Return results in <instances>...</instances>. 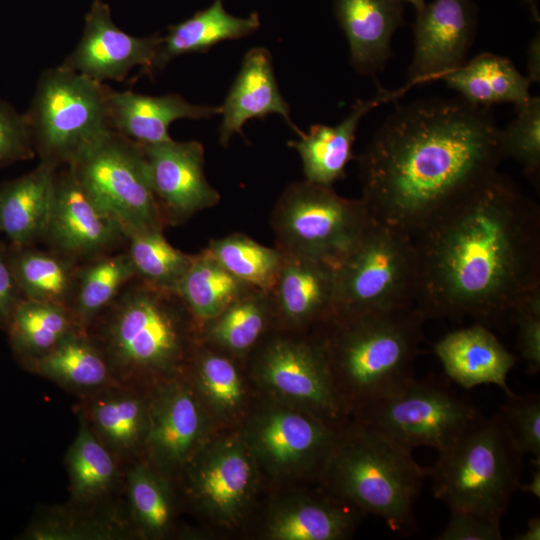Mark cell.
Segmentation results:
<instances>
[{"label":"cell","instance_id":"cell-1","mask_svg":"<svg viewBox=\"0 0 540 540\" xmlns=\"http://www.w3.org/2000/svg\"><path fill=\"white\" fill-rule=\"evenodd\" d=\"M414 305L425 320L512 319L540 287V210L496 171L414 237Z\"/></svg>","mask_w":540,"mask_h":540},{"label":"cell","instance_id":"cell-2","mask_svg":"<svg viewBox=\"0 0 540 540\" xmlns=\"http://www.w3.org/2000/svg\"><path fill=\"white\" fill-rule=\"evenodd\" d=\"M499 131L460 96L398 105L356 157L370 217L413 238L498 171Z\"/></svg>","mask_w":540,"mask_h":540},{"label":"cell","instance_id":"cell-3","mask_svg":"<svg viewBox=\"0 0 540 540\" xmlns=\"http://www.w3.org/2000/svg\"><path fill=\"white\" fill-rule=\"evenodd\" d=\"M425 321L415 305L334 317L324 339L333 386L341 382L360 410L404 387L415 378Z\"/></svg>","mask_w":540,"mask_h":540},{"label":"cell","instance_id":"cell-4","mask_svg":"<svg viewBox=\"0 0 540 540\" xmlns=\"http://www.w3.org/2000/svg\"><path fill=\"white\" fill-rule=\"evenodd\" d=\"M328 457L329 477L337 493L363 511L381 517L388 527L409 535L416 528L415 504L427 468L412 451L363 424Z\"/></svg>","mask_w":540,"mask_h":540},{"label":"cell","instance_id":"cell-5","mask_svg":"<svg viewBox=\"0 0 540 540\" xmlns=\"http://www.w3.org/2000/svg\"><path fill=\"white\" fill-rule=\"evenodd\" d=\"M523 456L499 413L482 416L427 468L433 495L450 511L501 522L519 488Z\"/></svg>","mask_w":540,"mask_h":540},{"label":"cell","instance_id":"cell-6","mask_svg":"<svg viewBox=\"0 0 540 540\" xmlns=\"http://www.w3.org/2000/svg\"><path fill=\"white\" fill-rule=\"evenodd\" d=\"M108 91L103 83L62 65L41 74L24 114L41 161L70 166L113 132Z\"/></svg>","mask_w":540,"mask_h":540},{"label":"cell","instance_id":"cell-7","mask_svg":"<svg viewBox=\"0 0 540 540\" xmlns=\"http://www.w3.org/2000/svg\"><path fill=\"white\" fill-rule=\"evenodd\" d=\"M103 312L105 357L124 370L176 363L184 352L187 321L195 317L177 292L136 277Z\"/></svg>","mask_w":540,"mask_h":540},{"label":"cell","instance_id":"cell-8","mask_svg":"<svg viewBox=\"0 0 540 540\" xmlns=\"http://www.w3.org/2000/svg\"><path fill=\"white\" fill-rule=\"evenodd\" d=\"M371 217L361 199L338 195L332 187L309 181L289 184L271 213L276 246L335 269L356 246Z\"/></svg>","mask_w":540,"mask_h":540},{"label":"cell","instance_id":"cell-9","mask_svg":"<svg viewBox=\"0 0 540 540\" xmlns=\"http://www.w3.org/2000/svg\"><path fill=\"white\" fill-rule=\"evenodd\" d=\"M413 238L371 219L336 268L337 315L385 312L414 305Z\"/></svg>","mask_w":540,"mask_h":540},{"label":"cell","instance_id":"cell-10","mask_svg":"<svg viewBox=\"0 0 540 540\" xmlns=\"http://www.w3.org/2000/svg\"><path fill=\"white\" fill-rule=\"evenodd\" d=\"M483 415L448 378L416 377L401 389L361 410L360 422L412 451L450 446Z\"/></svg>","mask_w":540,"mask_h":540},{"label":"cell","instance_id":"cell-11","mask_svg":"<svg viewBox=\"0 0 540 540\" xmlns=\"http://www.w3.org/2000/svg\"><path fill=\"white\" fill-rule=\"evenodd\" d=\"M124 235L167 225L153 192L142 145L115 131L69 166Z\"/></svg>","mask_w":540,"mask_h":540},{"label":"cell","instance_id":"cell-12","mask_svg":"<svg viewBox=\"0 0 540 540\" xmlns=\"http://www.w3.org/2000/svg\"><path fill=\"white\" fill-rule=\"evenodd\" d=\"M477 27L472 0H432L416 11L411 87L442 78L467 61Z\"/></svg>","mask_w":540,"mask_h":540},{"label":"cell","instance_id":"cell-13","mask_svg":"<svg viewBox=\"0 0 540 540\" xmlns=\"http://www.w3.org/2000/svg\"><path fill=\"white\" fill-rule=\"evenodd\" d=\"M57 169L53 199L42 238L74 260L105 254L125 239L120 225L91 197L69 166Z\"/></svg>","mask_w":540,"mask_h":540},{"label":"cell","instance_id":"cell-14","mask_svg":"<svg viewBox=\"0 0 540 540\" xmlns=\"http://www.w3.org/2000/svg\"><path fill=\"white\" fill-rule=\"evenodd\" d=\"M162 39L159 33L137 37L124 32L113 22L109 5L93 0L82 37L61 65L99 83L122 81L135 67L151 74Z\"/></svg>","mask_w":540,"mask_h":540},{"label":"cell","instance_id":"cell-15","mask_svg":"<svg viewBox=\"0 0 540 540\" xmlns=\"http://www.w3.org/2000/svg\"><path fill=\"white\" fill-rule=\"evenodd\" d=\"M153 192L167 224H180L214 207L220 194L204 173V147L197 140L142 145Z\"/></svg>","mask_w":540,"mask_h":540},{"label":"cell","instance_id":"cell-16","mask_svg":"<svg viewBox=\"0 0 540 540\" xmlns=\"http://www.w3.org/2000/svg\"><path fill=\"white\" fill-rule=\"evenodd\" d=\"M259 369L266 382L278 392L310 405L328 419L337 417L339 400L324 340L275 339L263 350Z\"/></svg>","mask_w":540,"mask_h":540},{"label":"cell","instance_id":"cell-17","mask_svg":"<svg viewBox=\"0 0 540 540\" xmlns=\"http://www.w3.org/2000/svg\"><path fill=\"white\" fill-rule=\"evenodd\" d=\"M409 89L411 87L407 84L397 90H387L378 85L374 97L357 99L338 124H314L308 133L302 132L298 140L289 141L288 145L300 156L305 180L332 187L344 178L347 164L357 157L353 153V144L362 118L377 106L400 98Z\"/></svg>","mask_w":540,"mask_h":540},{"label":"cell","instance_id":"cell-18","mask_svg":"<svg viewBox=\"0 0 540 540\" xmlns=\"http://www.w3.org/2000/svg\"><path fill=\"white\" fill-rule=\"evenodd\" d=\"M270 294L274 314L291 325L327 324L338 314L336 269L311 258L283 253Z\"/></svg>","mask_w":540,"mask_h":540},{"label":"cell","instance_id":"cell-19","mask_svg":"<svg viewBox=\"0 0 540 540\" xmlns=\"http://www.w3.org/2000/svg\"><path fill=\"white\" fill-rule=\"evenodd\" d=\"M219 143L227 147L231 137L243 134V125L250 119H263L279 114L299 136L301 131L290 118V106L283 98L274 74L271 53L265 47L249 49L242 60L224 103Z\"/></svg>","mask_w":540,"mask_h":540},{"label":"cell","instance_id":"cell-20","mask_svg":"<svg viewBox=\"0 0 540 540\" xmlns=\"http://www.w3.org/2000/svg\"><path fill=\"white\" fill-rule=\"evenodd\" d=\"M446 377L465 389L497 385L506 393L509 372L517 358L482 323L457 329L439 339L433 347Z\"/></svg>","mask_w":540,"mask_h":540},{"label":"cell","instance_id":"cell-21","mask_svg":"<svg viewBox=\"0 0 540 540\" xmlns=\"http://www.w3.org/2000/svg\"><path fill=\"white\" fill-rule=\"evenodd\" d=\"M333 11L346 36L352 67L375 77L392 57L391 39L404 20L401 1L333 0Z\"/></svg>","mask_w":540,"mask_h":540},{"label":"cell","instance_id":"cell-22","mask_svg":"<svg viewBox=\"0 0 540 540\" xmlns=\"http://www.w3.org/2000/svg\"><path fill=\"white\" fill-rule=\"evenodd\" d=\"M107 105L113 131L141 145L170 140L169 127L178 119H209L221 113V106L193 104L175 93L150 96L111 88Z\"/></svg>","mask_w":540,"mask_h":540},{"label":"cell","instance_id":"cell-23","mask_svg":"<svg viewBox=\"0 0 540 540\" xmlns=\"http://www.w3.org/2000/svg\"><path fill=\"white\" fill-rule=\"evenodd\" d=\"M58 168L41 161L34 170L0 187V233L8 238L11 247H28L42 238Z\"/></svg>","mask_w":540,"mask_h":540},{"label":"cell","instance_id":"cell-24","mask_svg":"<svg viewBox=\"0 0 540 540\" xmlns=\"http://www.w3.org/2000/svg\"><path fill=\"white\" fill-rule=\"evenodd\" d=\"M260 27L257 12L246 17L229 14L224 0H214L206 9L192 17L168 27L159 46L153 70L163 69L178 56L207 53L213 46L226 40H235L251 35Z\"/></svg>","mask_w":540,"mask_h":540},{"label":"cell","instance_id":"cell-25","mask_svg":"<svg viewBox=\"0 0 540 540\" xmlns=\"http://www.w3.org/2000/svg\"><path fill=\"white\" fill-rule=\"evenodd\" d=\"M442 80L462 99L479 107L510 103L518 108L532 96L528 77L510 59L488 52L466 61Z\"/></svg>","mask_w":540,"mask_h":540},{"label":"cell","instance_id":"cell-26","mask_svg":"<svg viewBox=\"0 0 540 540\" xmlns=\"http://www.w3.org/2000/svg\"><path fill=\"white\" fill-rule=\"evenodd\" d=\"M8 256L24 298L71 308L80 268L76 260L56 251L44 252L30 246H10Z\"/></svg>","mask_w":540,"mask_h":540},{"label":"cell","instance_id":"cell-27","mask_svg":"<svg viewBox=\"0 0 540 540\" xmlns=\"http://www.w3.org/2000/svg\"><path fill=\"white\" fill-rule=\"evenodd\" d=\"M335 440L320 421L291 412L271 415L259 433L264 452L278 464L328 458Z\"/></svg>","mask_w":540,"mask_h":540},{"label":"cell","instance_id":"cell-28","mask_svg":"<svg viewBox=\"0 0 540 540\" xmlns=\"http://www.w3.org/2000/svg\"><path fill=\"white\" fill-rule=\"evenodd\" d=\"M251 288L229 273L207 248L192 257L177 293L201 322L213 319Z\"/></svg>","mask_w":540,"mask_h":540},{"label":"cell","instance_id":"cell-29","mask_svg":"<svg viewBox=\"0 0 540 540\" xmlns=\"http://www.w3.org/2000/svg\"><path fill=\"white\" fill-rule=\"evenodd\" d=\"M135 277L127 253L99 255L79 268L71 312L80 328L98 317Z\"/></svg>","mask_w":540,"mask_h":540},{"label":"cell","instance_id":"cell-30","mask_svg":"<svg viewBox=\"0 0 540 540\" xmlns=\"http://www.w3.org/2000/svg\"><path fill=\"white\" fill-rule=\"evenodd\" d=\"M7 326L14 349L33 359L79 327L69 307L24 297L16 305Z\"/></svg>","mask_w":540,"mask_h":540},{"label":"cell","instance_id":"cell-31","mask_svg":"<svg viewBox=\"0 0 540 540\" xmlns=\"http://www.w3.org/2000/svg\"><path fill=\"white\" fill-rule=\"evenodd\" d=\"M80 329H73L49 351L34 359L35 366L42 374L61 382L97 386L108 377V361Z\"/></svg>","mask_w":540,"mask_h":540},{"label":"cell","instance_id":"cell-32","mask_svg":"<svg viewBox=\"0 0 540 540\" xmlns=\"http://www.w3.org/2000/svg\"><path fill=\"white\" fill-rule=\"evenodd\" d=\"M125 238L135 277L153 287L177 292L193 255L174 248L163 230H137Z\"/></svg>","mask_w":540,"mask_h":540},{"label":"cell","instance_id":"cell-33","mask_svg":"<svg viewBox=\"0 0 540 540\" xmlns=\"http://www.w3.org/2000/svg\"><path fill=\"white\" fill-rule=\"evenodd\" d=\"M274 314L270 291L251 288L218 316L208 320V339L232 352L250 349Z\"/></svg>","mask_w":540,"mask_h":540},{"label":"cell","instance_id":"cell-34","mask_svg":"<svg viewBox=\"0 0 540 540\" xmlns=\"http://www.w3.org/2000/svg\"><path fill=\"white\" fill-rule=\"evenodd\" d=\"M207 249L233 276L265 291L273 288L283 261L277 247H267L241 233L213 239Z\"/></svg>","mask_w":540,"mask_h":540},{"label":"cell","instance_id":"cell-35","mask_svg":"<svg viewBox=\"0 0 540 540\" xmlns=\"http://www.w3.org/2000/svg\"><path fill=\"white\" fill-rule=\"evenodd\" d=\"M354 515L327 500H307L275 518L271 536L278 540H334L354 526Z\"/></svg>","mask_w":540,"mask_h":540},{"label":"cell","instance_id":"cell-36","mask_svg":"<svg viewBox=\"0 0 540 540\" xmlns=\"http://www.w3.org/2000/svg\"><path fill=\"white\" fill-rule=\"evenodd\" d=\"M200 430V414L192 396L177 390L166 398L153 421L149 442L171 460L184 457Z\"/></svg>","mask_w":540,"mask_h":540},{"label":"cell","instance_id":"cell-37","mask_svg":"<svg viewBox=\"0 0 540 540\" xmlns=\"http://www.w3.org/2000/svg\"><path fill=\"white\" fill-rule=\"evenodd\" d=\"M250 478L251 467L246 456L238 449H228L202 470L199 489L214 509L230 514L241 503Z\"/></svg>","mask_w":540,"mask_h":540},{"label":"cell","instance_id":"cell-38","mask_svg":"<svg viewBox=\"0 0 540 540\" xmlns=\"http://www.w3.org/2000/svg\"><path fill=\"white\" fill-rule=\"evenodd\" d=\"M72 489L86 498L104 490L114 475V462L108 451L82 421L68 455Z\"/></svg>","mask_w":540,"mask_h":540},{"label":"cell","instance_id":"cell-39","mask_svg":"<svg viewBox=\"0 0 540 540\" xmlns=\"http://www.w3.org/2000/svg\"><path fill=\"white\" fill-rule=\"evenodd\" d=\"M517 115L499 131L503 158L517 161L525 176L539 184L540 174V98H531L516 108Z\"/></svg>","mask_w":540,"mask_h":540},{"label":"cell","instance_id":"cell-40","mask_svg":"<svg viewBox=\"0 0 540 540\" xmlns=\"http://www.w3.org/2000/svg\"><path fill=\"white\" fill-rule=\"evenodd\" d=\"M143 407L130 396H116L93 406V419L102 435L114 446L131 447L143 426Z\"/></svg>","mask_w":540,"mask_h":540},{"label":"cell","instance_id":"cell-41","mask_svg":"<svg viewBox=\"0 0 540 540\" xmlns=\"http://www.w3.org/2000/svg\"><path fill=\"white\" fill-rule=\"evenodd\" d=\"M498 413L519 451L540 459L539 394L519 395L510 391Z\"/></svg>","mask_w":540,"mask_h":540},{"label":"cell","instance_id":"cell-42","mask_svg":"<svg viewBox=\"0 0 540 540\" xmlns=\"http://www.w3.org/2000/svg\"><path fill=\"white\" fill-rule=\"evenodd\" d=\"M198 372L207 395L217 405L232 408L240 402L241 381L235 366L227 357L213 353L202 355Z\"/></svg>","mask_w":540,"mask_h":540},{"label":"cell","instance_id":"cell-43","mask_svg":"<svg viewBox=\"0 0 540 540\" xmlns=\"http://www.w3.org/2000/svg\"><path fill=\"white\" fill-rule=\"evenodd\" d=\"M129 491L134 512L139 520L152 530L165 527L169 520L167 500L158 484L143 468L131 472Z\"/></svg>","mask_w":540,"mask_h":540},{"label":"cell","instance_id":"cell-44","mask_svg":"<svg viewBox=\"0 0 540 540\" xmlns=\"http://www.w3.org/2000/svg\"><path fill=\"white\" fill-rule=\"evenodd\" d=\"M517 326V349L527 371L540 369V287L532 290L519 304L511 319Z\"/></svg>","mask_w":540,"mask_h":540},{"label":"cell","instance_id":"cell-45","mask_svg":"<svg viewBox=\"0 0 540 540\" xmlns=\"http://www.w3.org/2000/svg\"><path fill=\"white\" fill-rule=\"evenodd\" d=\"M34 155L25 115L0 99V166L31 159Z\"/></svg>","mask_w":540,"mask_h":540},{"label":"cell","instance_id":"cell-46","mask_svg":"<svg viewBox=\"0 0 540 540\" xmlns=\"http://www.w3.org/2000/svg\"><path fill=\"white\" fill-rule=\"evenodd\" d=\"M437 540H500V522L466 511H450V518Z\"/></svg>","mask_w":540,"mask_h":540},{"label":"cell","instance_id":"cell-47","mask_svg":"<svg viewBox=\"0 0 540 540\" xmlns=\"http://www.w3.org/2000/svg\"><path fill=\"white\" fill-rule=\"evenodd\" d=\"M22 298L10 266L8 250L0 245V323L8 325Z\"/></svg>","mask_w":540,"mask_h":540},{"label":"cell","instance_id":"cell-48","mask_svg":"<svg viewBox=\"0 0 540 540\" xmlns=\"http://www.w3.org/2000/svg\"><path fill=\"white\" fill-rule=\"evenodd\" d=\"M528 79L539 83L540 81V36L537 33L529 42L527 49Z\"/></svg>","mask_w":540,"mask_h":540},{"label":"cell","instance_id":"cell-49","mask_svg":"<svg viewBox=\"0 0 540 540\" xmlns=\"http://www.w3.org/2000/svg\"><path fill=\"white\" fill-rule=\"evenodd\" d=\"M534 470L532 471V477L528 483L519 485L518 489H521L525 493H530L540 498V459L533 458Z\"/></svg>","mask_w":540,"mask_h":540},{"label":"cell","instance_id":"cell-50","mask_svg":"<svg viewBox=\"0 0 540 540\" xmlns=\"http://www.w3.org/2000/svg\"><path fill=\"white\" fill-rule=\"evenodd\" d=\"M515 540H539L540 539V518L538 516L530 517L526 529L515 535Z\"/></svg>","mask_w":540,"mask_h":540},{"label":"cell","instance_id":"cell-51","mask_svg":"<svg viewBox=\"0 0 540 540\" xmlns=\"http://www.w3.org/2000/svg\"><path fill=\"white\" fill-rule=\"evenodd\" d=\"M527 4L533 19L539 22L538 0H524Z\"/></svg>","mask_w":540,"mask_h":540},{"label":"cell","instance_id":"cell-52","mask_svg":"<svg viewBox=\"0 0 540 540\" xmlns=\"http://www.w3.org/2000/svg\"><path fill=\"white\" fill-rule=\"evenodd\" d=\"M399 1H407V2H409L410 4H412L414 6L416 11H419L425 5L424 0H399Z\"/></svg>","mask_w":540,"mask_h":540}]
</instances>
